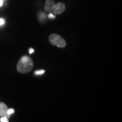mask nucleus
Segmentation results:
<instances>
[{"label":"nucleus","instance_id":"obj_1","mask_svg":"<svg viewBox=\"0 0 122 122\" xmlns=\"http://www.w3.org/2000/svg\"><path fill=\"white\" fill-rule=\"evenodd\" d=\"M32 59L27 56H24L20 58L16 66V69L20 74H25L30 72L33 67Z\"/></svg>","mask_w":122,"mask_h":122},{"label":"nucleus","instance_id":"obj_5","mask_svg":"<svg viewBox=\"0 0 122 122\" xmlns=\"http://www.w3.org/2000/svg\"><path fill=\"white\" fill-rule=\"evenodd\" d=\"M54 0H46L45 3V6H44V9H45V11L49 13L52 11L53 7L55 5Z\"/></svg>","mask_w":122,"mask_h":122},{"label":"nucleus","instance_id":"obj_8","mask_svg":"<svg viewBox=\"0 0 122 122\" xmlns=\"http://www.w3.org/2000/svg\"><path fill=\"white\" fill-rule=\"evenodd\" d=\"M0 121L1 122H9L8 118H7L6 117H1L0 119Z\"/></svg>","mask_w":122,"mask_h":122},{"label":"nucleus","instance_id":"obj_6","mask_svg":"<svg viewBox=\"0 0 122 122\" xmlns=\"http://www.w3.org/2000/svg\"><path fill=\"white\" fill-rule=\"evenodd\" d=\"M44 72H45V71L43 70H39V71H36L35 72V74L36 75H42L43 74Z\"/></svg>","mask_w":122,"mask_h":122},{"label":"nucleus","instance_id":"obj_7","mask_svg":"<svg viewBox=\"0 0 122 122\" xmlns=\"http://www.w3.org/2000/svg\"><path fill=\"white\" fill-rule=\"evenodd\" d=\"M14 112V110L13 109H8V110H7V115L9 117V118H10V115H11V114H13Z\"/></svg>","mask_w":122,"mask_h":122},{"label":"nucleus","instance_id":"obj_3","mask_svg":"<svg viewBox=\"0 0 122 122\" xmlns=\"http://www.w3.org/2000/svg\"><path fill=\"white\" fill-rule=\"evenodd\" d=\"M66 9V6L63 2H58L55 4L53 7L52 11L56 15H59L63 13Z\"/></svg>","mask_w":122,"mask_h":122},{"label":"nucleus","instance_id":"obj_10","mask_svg":"<svg viewBox=\"0 0 122 122\" xmlns=\"http://www.w3.org/2000/svg\"><path fill=\"white\" fill-rule=\"evenodd\" d=\"M34 51H35V50L33 49H32V48L29 49V53H30V54H32V53H33Z\"/></svg>","mask_w":122,"mask_h":122},{"label":"nucleus","instance_id":"obj_2","mask_svg":"<svg viewBox=\"0 0 122 122\" xmlns=\"http://www.w3.org/2000/svg\"><path fill=\"white\" fill-rule=\"evenodd\" d=\"M50 43L60 48H63L66 46V42L63 38L56 33L51 34L49 37Z\"/></svg>","mask_w":122,"mask_h":122},{"label":"nucleus","instance_id":"obj_12","mask_svg":"<svg viewBox=\"0 0 122 122\" xmlns=\"http://www.w3.org/2000/svg\"><path fill=\"white\" fill-rule=\"evenodd\" d=\"M3 4V0H0V7L2 6Z\"/></svg>","mask_w":122,"mask_h":122},{"label":"nucleus","instance_id":"obj_4","mask_svg":"<svg viewBox=\"0 0 122 122\" xmlns=\"http://www.w3.org/2000/svg\"><path fill=\"white\" fill-rule=\"evenodd\" d=\"M8 107L5 103L3 102H0V117H6L9 118V117L7 115V110Z\"/></svg>","mask_w":122,"mask_h":122},{"label":"nucleus","instance_id":"obj_11","mask_svg":"<svg viewBox=\"0 0 122 122\" xmlns=\"http://www.w3.org/2000/svg\"><path fill=\"white\" fill-rule=\"evenodd\" d=\"M49 18H53V19H54L55 16L51 14H49Z\"/></svg>","mask_w":122,"mask_h":122},{"label":"nucleus","instance_id":"obj_9","mask_svg":"<svg viewBox=\"0 0 122 122\" xmlns=\"http://www.w3.org/2000/svg\"><path fill=\"white\" fill-rule=\"evenodd\" d=\"M5 23V20L4 19H3L2 18H0V25H2L3 24Z\"/></svg>","mask_w":122,"mask_h":122}]
</instances>
